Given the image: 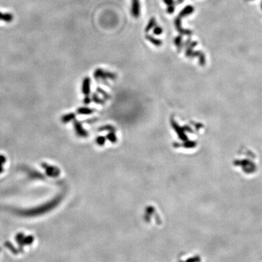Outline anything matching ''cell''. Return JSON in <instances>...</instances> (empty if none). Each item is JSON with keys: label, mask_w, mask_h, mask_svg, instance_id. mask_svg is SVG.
I'll return each mask as SVG.
<instances>
[{"label": "cell", "mask_w": 262, "mask_h": 262, "mask_svg": "<svg viewBox=\"0 0 262 262\" xmlns=\"http://www.w3.org/2000/svg\"><path fill=\"white\" fill-rule=\"evenodd\" d=\"M0 20L7 23L13 21V15L10 14V13H2L0 12Z\"/></svg>", "instance_id": "obj_1"}]
</instances>
